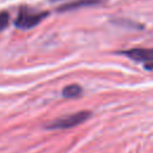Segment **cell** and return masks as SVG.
Returning a JSON list of instances; mask_svg holds the SVG:
<instances>
[{"label": "cell", "instance_id": "cell-5", "mask_svg": "<svg viewBox=\"0 0 153 153\" xmlns=\"http://www.w3.org/2000/svg\"><path fill=\"white\" fill-rule=\"evenodd\" d=\"M81 94H82V88L78 84L68 85L62 90V96L65 98H76V97H80Z\"/></svg>", "mask_w": 153, "mask_h": 153}, {"label": "cell", "instance_id": "cell-8", "mask_svg": "<svg viewBox=\"0 0 153 153\" xmlns=\"http://www.w3.org/2000/svg\"><path fill=\"white\" fill-rule=\"evenodd\" d=\"M143 68L146 71H153V60L152 61H148V62H145Z\"/></svg>", "mask_w": 153, "mask_h": 153}, {"label": "cell", "instance_id": "cell-2", "mask_svg": "<svg viewBox=\"0 0 153 153\" xmlns=\"http://www.w3.org/2000/svg\"><path fill=\"white\" fill-rule=\"evenodd\" d=\"M90 116H91V111H87V110L78 111V112H74V114H71V115L48 122L45 124V128L47 129H68V128L81 124L82 122L88 120Z\"/></svg>", "mask_w": 153, "mask_h": 153}, {"label": "cell", "instance_id": "cell-3", "mask_svg": "<svg viewBox=\"0 0 153 153\" xmlns=\"http://www.w3.org/2000/svg\"><path fill=\"white\" fill-rule=\"evenodd\" d=\"M118 54L126 55L130 60L137 62H148L153 60V48H131L128 50L118 51Z\"/></svg>", "mask_w": 153, "mask_h": 153}, {"label": "cell", "instance_id": "cell-9", "mask_svg": "<svg viewBox=\"0 0 153 153\" xmlns=\"http://www.w3.org/2000/svg\"><path fill=\"white\" fill-rule=\"evenodd\" d=\"M50 2H57V1H61V0H49Z\"/></svg>", "mask_w": 153, "mask_h": 153}, {"label": "cell", "instance_id": "cell-4", "mask_svg": "<svg viewBox=\"0 0 153 153\" xmlns=\"http://www.w3.org/2000/svg\"><path fill=\"white\" fill-rule=\"evenodd\" d=\"M103 0H75L72 2H67L65 5H61L60 7L56 8L57 12H67L72 10H78L81 7H87V6H94L100 4Z\"/></svg>", "mask_w": 153, "mask_h": 153}, {"label": "cell", "instance_id": "cell-1", "mask_svg": "<svg viewBox=\"0 0 153 153\" xmlns=\"http://www.w3.org/2000/svg\"><path fill=\"white\" fill-rule=\"evenodd\" d=\"M49 16V11H35L30 7L22 6L14 19V26L22 30H29L38 25Z\"/></svg>", "mask_w": 153, "mask_h": 153}, {"label": "cell", "instance_id": "cell-6", "mask_svg": "<svg viewBox=\"0 0 153 153\" xmlns=\"http://www.w3.org/2000/svg\"><path fill=\"white\" fill-rule=\"evenodd\" d=\"M112 23H115L116 25H121V26H126V27H130V29H137V30H142L145 29V26L140 23L133 22V20H128V19H115L112 20Z\"/></svg>", "mask_w": 153, "mask_h": 153}, {"label": "cell", "instance_id": "cell-7", "mask_svg": "<svg viewBox=\"0 0 153 153\" xmlns=\"http://www.w3.org/2000/svg\"><path fill=\"white\" fill-rule=\"evenodd\" d=\"M10 24V13L6 11H0V32L4 31Z\"/></svg>", "mask_w": 153, "mask_h": 153}]
</instances>
